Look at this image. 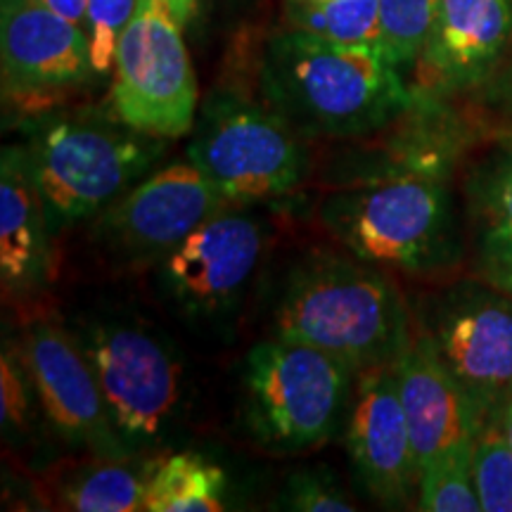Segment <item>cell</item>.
<instances>
[{"instance_id":"obj_1","label":"cell","mask_w":512,"mask_h":512,"mask_svg":"<svg viewBox=\"0 0 512 512\" xmlns=\"http://www.w3.org/2000/svg\"><path fill=\"white\" fill-rule=\"evenodd\" d=\"M259 91L306 140L373 136L418 100L382 50L337 46L290 27L264 43Z\"/></svg>"},{"instance_id":"obj_2","label":"cell","mask_w":512,"mask_h":512,"mask_svg":"<svg viewBox=\"0 0 512 512\" xmlns=\"http://www.w3.org/2000/svg\"><path fill=\"white\" fill-rule=\"evenodd\" d=\"M275 337L311 344L356 373L399 361L413 339L406 299L380 266L349 249H311L273 309Z\"/></svg>"},{"instance_id":"obj_3","label":"cell","mask_w":512,"mask_h":512,"mask_svg":"<svg viewBox=\"0 0 512 512\" xmlns=\"http://www.w3.org/2000/svg\"><path fill=\"white\" fill-rule=\"evenodd\" d=\"M24 150L55 230L95 219L143 181L171 140L128 126L112 105L50 107L24 121Z\"/></svg>"},{"instance_id":"obj_4","label":"cell","mask_w":512,"mask_h":512,"mask_svg":"<svg viewBox=\"0 0 512 512\" xmlns=\"http://www.w3.org/2000/svg\"><path fill=\"white\" fill-rule=\"evenodd\" d=\"M451 166H415L328 192L318 223L368 264L432 273L458 259Z\"/></svg>"},{"instance_id":"obj_5","label":"cell","mask_w":512,"mask_h":512,"mask_svg":"<svg viewBox=\"0 0 512 512\" xmlns=\"http://www.w3.org/2000/svg\"><path fill=\"white\" fill-rule=\"evenodd\" d=\"M69 330L91 363L128 453L150 456L169 444L188 413L185 370L174 344L121 316L76 318Z\"/></svg>"},{"instance_id":"obj_6","label":"cell","mask_w":512,"mask_h":512,"mask_svg":"<svg viewBox=\"0 0 512 512\" xmlns=\"http://www.w3.org/2000/svg\"><path fill=\"white\" fill-rule=\"evenodd\" d=\"M354 377L342 358L311 344L273 337L242 363L240 413L245 430L271 453H302L344 425Z\"/></svg>"},{"instance_id":"obj_7","label":"cell","mask_w":512,"mask_h":512,"mask_svg":"<svg viewBox=\"0 0 512 512\" xmlns=\"http://www.w3.org/2000/svg\"><path fill=\"white\" fill-rule=\"evenodd\" d=\"M185 157L238 207L290 195L311 162L302 133L266 100L235 91H214L204 100Z\"/></svg>"},{"instance_id":"obj_8","label":"cell","mask_w":512,"mask_h":512,"mask_svg":"<svg viewBox=\"0 0 512 512\" xmlns=\"http://www.w3.org/2000/svg\"><path fill=\"white\" fill-rule=\"evenodd\" d=\"M266 249L264 223L235 207L155 261L159 302L197 330L221 332L245 309Z\"/></svg>"},{"instance_id":"obj_9","label":"cell","mask_w":512,"mask_h":512,"mask_svg":"<svg viewBox=\"0 0 512 512\" xmlns=\"http://www.w3.org/2000/svg\"><path fill=\"white\" fill-rule=\"evenodd\" d=\"M197 79L183 27L162 0H138L112 64V110L147 136L178 140L197 121Z\"/></svg>"},{"instance_id":"obj_10","label":"cell","mask_w":512,"mask_h":512,"mask_svg":"<svg viewBox=\"0 0 512 512\" xmlns=\"http://www.w3.org/2000/svg\"><path fill=\"white\" fill-rule=\"evenodd\" d=\"M434 351L484 422L512 392V294L491 280H460L420 313Z\"/></svg>"},{"instance_id":"obj_11","label":"cell","mask_w":512,"mask_h":512,"mask_svg":"<svg viewBox=\"0 0 512 512\" xmlns=\"http://www.w3.org/2000/svg\"><path fill=\"white\" fill-rule=\"evenodd\" d=\"M235 207L185 157L147 174L95 216L93 238L124 261H159L192 230Z\"/></svg>"},{"instance_id":"obj_12","label":"cell","mask_w":512,"mask_h":512,"mask_svg":"<svg viewBox=\"0 0 512 512\" xmlns=\"http://www.w3.org/2000/svg\"><path fill=\"white\" fill-rule=\"evenodd\" d=\"M0 72L5 105L38 114L98 79L81 24L43 0L0 3Z\"/></svg>"},{"instance_id":"obj_13","label":"cell","mask_w":512,"mask_h":512,"mask_svg":"<svg viewBox=\"0 0 512 512\" xmlns=\"http://www.w3.org/2000/svg\"><path fill=\"white\" fill-rule=\"evenodd\" d=\"M43 418L64 444L93 456H133L114 430L105 396L74 332L34 320L19 337Z\"/></svg>"},{"instance_id":"obj_14","label":"cell","mask_w":512,"mask_h":512,"mask_svg":"<svg viewBox=\"0 0 512 512\" xmlns=\"http://www.w3.org/2000/svg\"><path fill=\"white\" fill-rule=\"evenodd\" d=\"M344 446L370 498L394 510L418 501L420 467L394 366L358 373L344 420Z\"/></svg>"},{"instance_id":"obj_15","label":"cell","mask_w":512,"mask_h":512,"mask_svg":"<svg viewBox=\"0 0 512 512\" xmlns=\"http://www.w3.org/2000/svg\"><path fill=\"white\" fill-rule=\"evenodd\" d=\"M512 48V0H439L415 64L425 95L463 93L494 79Z\"/></svg>"},{"instance_id":"obj_16","label":"cell","mask_w":512,"mask_h":512,"mask_svg":"<svg viewBox=\"0 0 512 512\" xmlns=\"http://www.w3.org/2000/svg\"><path fill=\"white\" fill-rule=\"evenodd\" d=\"M394 375L420 475L441 460L475 453L484 418L441 363L422 328L413 332L408 349L394 363Z\"/></svg>"},{"instance_id":"obj_17","label":"cell","mask_w":512,"mask_h":512,"mask_svg":"<svg viewBox=\"0 0 512 512\" xmlns=\"http://www.w3.org/2000/svg\"><path fill=\"white\" fill-rule=\"evenodd\" d=\"M53 223L24 145L0 152V283L8 299L41 294L55 278Z\"/></svg>"},{"instance_id":"obj_18","label":"cell","mask_w":512,"mask_h":512,"mask_svg":"<svg viewBox=\"0 0 512 512\" xmlns=\"http://www.w3.org/2000/svg\"><path fill=\"white\" fill-rule=\"evenodd\" d=\"M155 458H107L88 453V460L57 475L55 501L76 512H138L145 510L147 479Z\"/></svg>"},{"instance_id":"obj_19","label":"cell","mask_w":512,"mask_h":512,"mask_svg":"<svg viewBox=\"0 0 512 512\" xmlns=\"http://www.w3.org/2000/svg\"><path fill=\"white\" fill-rule=\"evenodd\" d=\"M503 147V145H501ZM484 278L512 273V150L503 147L467 181Z\"/></svg>"},{"instance_id":"obj_20","label":"cell","mask_w":512,"mask_h":512,"mask_svg":"<svg viewBox=\"0 0 512 512\" xmlns=\"http://www.w3.org/2000/svg\"><path fill=\"white\" fill-rule=\"evenodd\" d=\"M228 477L221 465L200 453L176 451L155 458L147 479V512L226 510Z\"/></svg>"},{"instance_id":"obj_21","label":"cell","mask_w":512,"mask_h":512,"mask_svg":"<svg viewBox=\"0 0 512 512\" xmlns=\"http://www.w3.org/2000/svg\"><path fill=\"white\" fill-rule=\"evenodd\" d=\"M285 27L337 46L382 50L380 0H285Z\"/></svg>"},{"instance_id":"obj_22","label":"cell","mask_w":512,"mask_h":512,"mask_svg":"<svg viewBox=\"0 0 512 512\" xmlns=\"http://www.w3.org/2000/svg\"><path fill=\"white\" fill-rule=\"evenodd\" d=\"M38 415H43V408L19 339H5L0 354V425L5 441H29L38 427Z\"/></svg>"},{"instance_id":"obj_23","label":"cell","mask_w":512,"mask_h":512,"mask_svg":"<svg viewBox=\"0 0 512 512\" xmlns=\"http://www.w3.org/2000/svg\"><path fill=\"white\" fill-rule=\"evenodd\" d=\"M475 486L484 512H512V444L503 411L482 425L472 456Z\"/></svg>"},{"instance_id":"obj_24","label":"cell","mask_w":512,"mask_h":512,"mask_svg":"<svg viewBox=\"0 0 512 512\" xmlns=\"http://www.w3.org/2000/svg\"><path fill=\"white\" fill-rule=\"evenodd\" d=\"M439 0H380L382 53L396 69H415Z\"/></svg>"},{"instance_id":"obj_25","label":"cell","mask_w":512,"mask_h":512,"mask_svg":"<svg viewBox=\"0 0 512 512\" xmlns=\"http://www.w3.org/2000/svg\"><path fill=\"white\" fill-rule=\"evenodd\" d=\"M472 456H453L427 467L420 475L415 508L425 512H479V494L472 472Z\"/></svg>"},{"instance_id":"obj_26","label":"cell","mask_w":512,"mask_h":512,"mask_svg":"<svg viewBox=\"0 0 512 512\" xmlns=\"http://www.w3.org/2000/svg\"><path fill=\"white\" fill-rule=\"evenodd\" d=\"M138 0H88L83 31L91 46L93 67L100 76L112 72L117 43L124 34L126 24L136 12Z\"/></svg>"},{"instance_id":"obj_27","label":"cell","mask_w":512,"mask_h":512,"mask_svg":"<svg viewBox=\"0 0 512 512\" xmlns=\"http://www.w3.org/2000/svg\"><path fill=\"white\" fill-rule=\"evenodd\" d=\"M275 508L294 512H349L356 510V505L330 472L302 470L287 477L283 491L275 498Z\"/></svg>"},{"instance_id":"obj_28","label":"cell","mask_w":512,"mask_h":512,"mask_svg":"<svg viewBox=\"0 0 512 512\" xmlns=\"http://www.w3.org/2000/svg\"><path fill=\"white\" fill-rule=\"evenodd\" d=\"M496 98L501 102L503 110L512 114V48L508 57H505L503 69L496 76Z\"/></svg>"},{"instance_id":"obj_29","label":"cell","mask_w":512,"mask_h":512,"mask_svg":"<svg viewBox=\"0 0 512 512\" xmlns=\"http://www.w3.org/2000/svg\"><path fill=\"white\" fill-rule=\"evenodd\" d=\"M43 3H46L48 8H53L55 12H60L62 17L72 19V22L81 24V27H83L88 0H43Z\"/></svg>"},{"instance_id":"obj_30","label":"cell","mask_w":512,"mask_h":512,"mask_svg":"<svg viewBox=\"0 0 512 512\" xmlns=\"http://www.w3.org/2000/svg\"><path fill=\"white\" fill-rule=\"evenodd\" d=\"M162 3L169 8L171 15L178 19V24L185 29L192 22L197 10V0H162Z\"/></svg>"},{"instance_id":"obj_31","label":"cell","mask_w":512,"mask_h":512,"mask_svg":"<svg viewBox=\"0 0 512 512\" xmlns=\"http://www.w3.org/2000/svg\"><path fill=\"white\" fill-rule=\"evenodd\" d=\"M503 422H505V432H508V439H510V444H512V392L508 396V403H505Z\"/></svg>"},{"instance_id":"obj_32","label":"cell","mask_w":512,"mask_h":512,"mask_svg":"<svg viewBox=\"0 0 512 512\" xmlns=\"http://www.w3.org/2000/svg\"><path fill=\"white\" fill-rule=\"evenodd\" d=\"M486 280H491V283H496L498 287H503V290H508L512 294V273L496 275V278H486Z\"/></svg>"},{"instance_id":"obj_33","label":"cell","mask_w":512,"mask_h":512,"mask_svg":"<svg viewBox=\"0 0 512 512\" xmlns=\"http://www.w3.org/2000/svg\"><path fill=\"white\" fill-rule=\"evenodd\" d=\"M501 145H503V147H510V150H512V133H510V136H505V138L501 140Z\"/></svg>"}]
</instances>
